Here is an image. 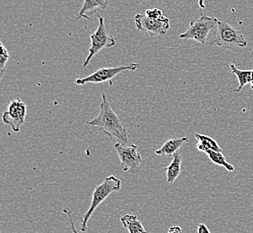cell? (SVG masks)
Masks as SVG:
<instances>
[{"instance_id": "1", "label": "cell", "mask_w": 253, "mask_h": 233, "mask_svg": "<svg viewBox=\"0 0 253 233\" xmlns=\"http://www.w3.org/2000/svg\"><path fill=\"white\" fill-rule=\"evenodd\" d=\"M87 124L90 126H96L99 131L102 132L110 138L115 137L122 144H128L126 127L123 125L121 117L110 105L105 93H102V101L100 104L99 115L92 120L87 121Z\"/></svg>"}, {"instance_id": "2", "label": "cell", "mask_w": 253, "mask_h": 233, "mask_svg": "<svg viewBox=\"0 0 253 233\" xmlns=\"http://www.w3.org/2000/svg\"><path fill=\"white\" fill-rule=\"evenodd\" d=\"M122 189V180L117 178L116 176L112 175L107 177L104 181L98 185L93 190L92 202L90 208L84 214L82 218V226L80 228V232L85 233L87 231V224L89 219L91 218L93 212L98 208V206L102 204L104 200L110 196L114 192H119Z\"/></svg>"}, {"instance_id": "3", "label": "cell", "mask_w": 253, "mask_h": 233, "mask_svg": "<svg viewBox=\"0 0 253 233\" xmlns=\"http://www.w3.org/2000/svg\"><path fill=\"white\" fill-rule=\"evenodd\" d=\"M217 30L213 40L210 44L223 47L224 49L232 48H245L248 41L244 38V34L239 30L229 25L225 21L218 20Z\"/></svg>"}, {"instance_id": "4", "label": "cell", "mask_w": 253, "mask_h": 233, "mask_svg": "<svg viewBox=\"0 0 253 233\" xmlns=\"http://www.w3.org/2000/svg\"><path fill=\"white\" fill-rule=\"evenodd\" d=\"M218 19L216 17H210L201 13L198 20L192 21L190 27L185 33L180 34L179 38L182 39H194L201 44H206L209 40V35L214 26L217 25Z\"/></svg>"}, {"instance_id": "5", "label": "cell", "mask_w": 253, "mask_h": 233, "mask_svg": "<svg viewBox=\"0 0 253 233\" xmlns=\"http://www.w3.org/2000/svg\"><path fill=\"white\" fill-rule=\"evenodd\" d=\"M99 19V25L98 28L93 33L90 39H91V46L89 48V54L87 58L84 62V68H86L91 62L92 58L96 54L104 48H111L116 44V39L108 33L107 29L104 25V20L100 15H97Z\"/></svg>"}, {"instance_id": "6", "label": "cell", "mask_w": 253, "mask_h": 233, "mask_svg": "<svg viewBox=\"0 0 253 233\" xmlns=\"http://www.w3.org/2000/svg\"><path fill=\"white\" fill-rule=\"evenodd\" d=\"M115 150L117 151L118 155L121 160V168L123 171L136 174L140 170L142 163V157L138 152V147L134 144L124 145L117 143L114 145Z\"/></svg>"}, {"instance_id": "7", "label": "cell", "mask_w": 253, "mask_h": 233, "mask_svg": "<svg viewBox=\"0 0 253 233\" xmlns=\"http://www.w3.org/2000/svg\"><path fill=\"white\" fill-rule=\"evenodd\" d=\"M140 67L139 64L131 63L125 66L113 67V68H102L98 69L96 72L84 78H78L76 80V83L79 85H83L87 83H99L111 81L112 78H115L117 75L126 70H136Z\"/></svg>"}, {"instance_id": "8", "label": "cell", "mask_w": 253, "mask_h": 233, "mask_svg": "<svg viewBox=\"0 0 253 233\" xmlns=\"http://www.w3.org/2000/svg\"><path fill=\"white\" fill-rule=\"evenodd\" d=\"M26 104L20 99H14L8 103L7 109L2 116L5 125L12 127L13 131L19 132L21 126L24 125L26 116Z\"/></svg>"}, {"instance_id": "9", "label": "cell", "mask_w": 253, "mask_h": 233, "mask_svg": "<svg viewBox=\"0 0 253 233\" xmlns=\"http://www.w3.org/2000/svg\"><path fill=\"white\" fill-rule=\"evenodd\" d=\"M136 29L152 36L166 35L170 29V20L166 16L161 19H150L146 15H135Z\"/></svg>"}, {"instance_id": "10", "label": "cell", "mask_w": 253, "mask_h": 233, "mask_svg": "<svg viewBox=\"0 0 253 233\" xmlns=\"http://www.w3.org/2000/svg\"><path fill=\"white\" fill-rule=\"evenodd\" d=\"M189 138L188 137H181V138H171L170 140L166 142L159 150L156 151V155L159 156H173L175 155L178 150L180 149V146L184 143H188Z\"/></svg>"}, {"instance_id": "11", "label": "cell", "mask_w": 253, "mask_h": 233, "mask_svg": "<svg viewBox=\"0 0 253 233\" xmlns=\"http://www.w3.org/2000/svg\"><path fill=\"white\" fill-rule=\"evenodd\" d=\"M108 0H84L83 5L79 11L78 19L85 18L90 20L88 14L97 11L98 9H105L107 7Z\"/></svg>"}, {"instance_id": "12", "label": "cell", "mask_w": 253, "mask_h": 233, "mask_svg": "<svg viewBox=\"0 0 253 233\" xmlns=\"http://www.w3.org/2000/svg\"><path fill=\"white\" fill-rule=\"evenodd\" d=\"M181 160L182 156L180 155V152H177L173 155L172 161L170 162V165L165 168L166 171V180L169 184H173L177 180V178L180 176V170H181Z\"/></svg>"}, {"instance_id": "13", "label": "cell", "mask_w": 253, "mask_h": 233, "mask_svg": "<svg viewBox=\"0 0 253 233\" xmlns=\"http://www.w3.org/2000/svg\"><path fill=\"white\" fill-rule=\"evenodd\" d=\"M121 221L129 233H149L146 232L144 225L135 214H125Z\"/></svg>"}, {"instance_id": "14", "label": "cell", "mask_w": 253, "mask_h": 233, "mask_svg": "<svg viewBox=\"0 0 253 233\" xmlns=\"http://www.w3.org/2000/svg\"><path fill=\"white\" fill-rule=\"evenodd\" d=\"M196 138L198 139V145H197V149L207 153L208 151H214V152H222V149L220 148L219 145L217 142L213 139L210 136H205V135H200V134H196Z\"/></svg>"}, {"instance_id": "15", "label": "cell", "mask_w": 253, "mask_h": 233, "mask_svg": "<svg viewBox=\"0 0 253 233\" xmlns=\"http://www.w3.org/2000/svg\"><path fill=\"white\" fill-rule=\"evenodd\" d=\"M229 68H231L232 72L238 79L239 87L235 90L236 92H240L246 84L251 83L252 78H253V70H240L239 68L235 67L234 64H231Z\"/></svg>"}, {"instance_id": "16", "label": "cell", "mask_w": 253, "mask_h": 233, "mask_svg": "<svg viewBox=\"0 0 253 233\" xmlns=\"http://www.w3.org/2000/svg\"><path fill=\"white\" fill-rule=\"evenodd\" d=\"M206 154L209 156L210 160H211L213 163H214L215 165L222 166V167H224L225 170L231 171V172L234 171V166L232 165V164H230L228 161L226 160L225 157H224V155H223V152L208 151Z\"/></svg>"}, {"instance_id": "17", "label": "cell", "mask_w": 253, "mask_h": 233, "mask_svg": "<svg viewBox=\"0 0 253 233\" xmlns=\"http://www.w3.org/2000/svg\"><path fill=\"white\" fill-rule=\"evenodd\" d=\"M1 45V53H0V78H3V75L5 73V65L7 63V60L9 58V53L3 43Z\"/></svg>"}, {"instance_id": "18", "label": "cell", "mask_w": 253, "mask_h": 233, "mask_svg": "<svg viewBox=\"0 0 253 233\" xmlns=\"http://www.w3.org/2000/svg\"><path fill=\"white\" fill-rule=\"evenodd\" d=\"M145 15L148 18H150V19H161V18L164 17L162 11L160 9H158V8L146 10V14Z\"/></svg>"}, {"instance_id": "19", "label": "cell", "mask_w": 253, "mask_h": 233, "mask_svg": "<svg viewBox=\"0 0 253 233\" xmlns=\"http://www.w3.org/2000/svg\"><path fill=\"white\" fill-rule=\"evenodd\" d=\"M63 213L64 214H67L68 216V220H69V223H70V225H71L72 233H79L78 231H77L76 227H75V224H74L73 220H72V211H71L70 209L68 208V207H64Z\"/></svg>"}, {"instance_id": "20", "label": "cell", "mask_w": 253, "mask_h": 233, "mask_svg": "<svg viewBox=\"0 0 253 233\" xmlns=\"http://www.w3.org/2000/svg\"><path fill=\"white\" fill-rule=\"evenodd\" d=\"M197 233H211L210 229L208 228V226L205 224H200L198 226V231Z\"/></svg>"}, {"instance_id": "21", "label": "cell", "mask_w": 253, "mask_h": 233, "mask_svg": "<svg viewBox=\"0 0 253 233\" xmlns=\"http://www.w3.org/2000/svg\"><path fill=\"white\" fill-rule=\"evenodd\" d=\"M167 233H182V229L180 228V226L174 225L170 227Z\"/></svg>"}, {"instance_id": "22", "label": "cell", "mask_w": 253, "mask_h": 233, "mask_svg": "<svg viewBox=\"0 0 253 233\" xmlns=\"http://www.w3.org/2000/svg\"><path fill=\"white\" fill-rule=\"evenodd\" d=\"M204 1L205 0H200L199 1V5H200V8H202V9H204L205 7H206L204 5Z\"/></svg>"}, {"instance_id": "23", "label": "cell", "mask_w": 253, "mask_h": 233, "mask_svg": "<svg viewBox=\"0 0 253 233\" xmlns=\"http://www.w3.org/2000/svg\"><path fill=\"white\" fill-rule=\"evenodd\" d=\"M251 86L253 89V78H252V82H251Z\"/></svg>"}]
</instances>
